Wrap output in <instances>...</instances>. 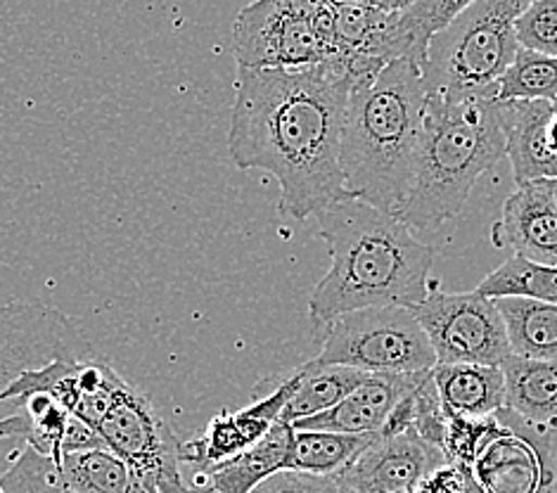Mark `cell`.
<instances>
[{
	"label": "cell",
	"mask_w": 557,
	"mask_h": 493,
	"mask_svg": "<svg viewBox=\"0 0 557 493\" xmlns=\"http://www.w3.org/2000/svg\"><path fill=\"white\" fill-rule=\"evenodd\" d=\"M251 493H339V477L281 470L261 482Z\"/></svg>",
	"instance_id": "31"
},
{
	"label": "cell",
	"mask_w": 557,
	"mask_h": 493,
	"mask_svg": "<svg viewBox=\"0 0 557 493\" xmlns=\"http://www.w3.org/2000/svg\"><path fill=\"white\" fill-rule=\"evenodd\" d=\"M539 493H557V489H555V484L553 486H543Z\"/></svg>",
	"instance_id": "38"
},
{
	"label": "cell",
	"mask_w": 557,
	"mask_h": 493,
	"mask_svg": "<svg viewBox=\"0 0 557 493\" xmlns=\"http://www.w3.org/2000/svg\"><path fill=\"white\" fill-rule=\"evenodd\" d=\"M506 155L496 100L428 98L413 181L396 211L410 231H436L456 219L484 173Z\"/></svg>",
	"instance_id": "4"
},
{
	"label": "cell",
	"mask_w": 557,
	"mask_h": 493,
	"mask_svg": "<svg viewBox=\"0 0 557 493\" xmlns=\"http://www.w3.org/2000/svg\"><path fill=\"white\" fill-rule=\"evenodd\" d=\"M428 382V380H424ZM422 382V384H424ZM420 384V386H422ZM420 386L416 392H410V394H406L399 404H396L392 410H389V416H387V420H384V424H382V430L377 432L380 436H399V434H404V432H408V430H413L416 428V416H418V394H420Z\"/></svg>",
	"instance_id": "33"
},
{
	"label": "cell",
	"mask_w": 557,
	"mask_h": 493,
	"mask_svg": "<svg viewBox=\"0 0 557 493\" xmlns=\"http://www.w3.org/2000/svg\"><path fill=\"white\" fill-rule=\"evenodd\" d=\"M520 48L557 58V0H534L515 22Z\"/></svg>",
	"instance_id": "30"
},
{
	"label": "cell",
	"mask_w": 557,
	"mask_h": 493,
	"mask_svg": "<svg viewBox=\"0 0 557 493\" xmlns=\"http://www.w3.org/2000/svg\"><path fill=\"white\" fill-rule=\"evenodd\" d=\"M474 493H484V491H482V489H480V486H476V489H474Z\"/></svg>",
	"instance_id": "42"
},
{
	"label": "cell",
	"mask_w": 557,
	"mask_h": 493,
	"mask_svg": "<svg viewBox=\"0 0 557 493\" xmlns=\"http://www.w3.org/2000/svg\"><path fill=\"white\" fill-rule=\"evenodd\" d=\"M448 458L434 444L413 430L399 436H375L361 456H358L344 474L342 484L361 493H396L420 486L432 470L442 468Z\"/></svg>",
	"instance_id": "12"
},
{
	"label": "cell",
	"mask_w": 557,
	"mask_h": 493,
	"mask_svg": "<svg viewBox=\"0 0 557 493\" xmlns=\"http://www.w3.org/2000/svg\"><path fill=\"white\" fill-rule=\"evenodd\" d=\"M476 292L491 299L520 297L557 304V266L539 263L515 255L498 266L494 273H488L476 285Z\"/></svg>",
	"instance_id": "25"
},
{
	"label": "cell",
	"mask_w": 557,
	"mask_h": 493,
	"mask_svg": "<svg viewBox=\"0 0 557 493\" xmlns=\"http://www.w3.org/2000/svg\"><path fill=\"white\" fill-rule=\"evenodd\" d=\"M555 489H557V456H555Z\"/></svg>",
	"instance_id": "41"
},
{
	"label": "cell",
	"mask_w": 557,
	"mask_h": 493,
	"mask_svg": "<svg viewBox=\"0 0 557 493\" xmlns=\"http://www.w3.org/2000/svg\"><path fill=\"white\" fill-rule=\"evenodd\" d=\"M235 62L243 70H292L325 62L309 20L289 15L281 0H255L235 20Z\"/></svg>",
	"instance_id": "10"
},
{
	"label": "cell",
	"mask_w": 557,
	"mask_h": 493,
	"mask_svg": "<svg viewBox=\"0 0 557 493\" xmlns=\"http://www.w3.org/2000/svg\"><path fill=\"white\" fill-rule=\"evenodd\" d=\"M534 0H474L430 38L420 64L428 98L494 100L498 78L515 60V22Z\"/></svg>",
	"instance_id": "5"
},
{
	"label": "cell",
	"mask_w": 557,
	"mask_h": 493,
	"mask_svg": "<svg viewBox=\"0 0 557 493\" xmlns=\"http://www.w3.org/2000/svg\"><path fill=\"white\" fill-rule=\"evenodd\" d=\"M436 356V363L503 366L510 352L506 323L496 299L480 292L432 289L413 309Z\"/></svg>",
	"instance_id": "7"
},
{
	"label": "cell",
	"mask_w": 557,
	"mask_h": 493,
	"mask_svg": "<svg viewBox=\"0 0 557 493\" xmlns=\"http://www.w3.org/2000/svg\"><path fill=\"white\" fill-rule=\"evenodd\" d=\"M480 486L474 482L472 470L458 463H444L420 482V493H474Z\"/></svg>",
	"instance_id": "32"
},
{
	"label": "cell",
	"mask_w": 557,
	"mask_h": 493,
	"mask_svg": "<svg viewBox=\"0 0 557 493\" xmlns=\"http://www.w3.org/2000/svg\"><path fill=\"white\" fill-rule=\"evenodd\" d=\"M84 352L86 344L74 321L58 309L32 301L0 304V404H10L8 386L26 370ZM22 448V444L0 442V474H5Z\"/></svg>",
	"instance_id": "8"
},
{
	"label": "cell",
	"mask_w": 557,
	"mask_h": 493,
	"mask_svg": "<svg viewBox=\"0 0 557 493\" xmlns=\"http://www.w3.org/2000/svg\"><path fill=\"white\" fill-rule=\"evenodd\" d=\"M370 5H375L377 10L389 12V15H396V12H406L408 8H413L418 0H368Z\"/></svg>",
	"instance_id": "34"
},
{
	"label": "cell",
	"mask_w": 557,
	"mask_h": 493,
	"mask_svg": "<svg viewBox=\"0 0 557 493\" xmlns=\"http://www.w3.org/2000/svg\"><path fill=\"white\" fill-rule=\"evenodd\" d=\"M396 493H420V489L413 486V489H404V491H396Z\"/></svg>",
	"instance_id": "39"
},
{
	"label": "cell",
	"mask_w": 557,
	"mask_h": 493,
	"mask_svg": "<svg viewBox=\"0 0 557 493\" xmlns=\"http://www.w3.org/2000/svg\"><path fill=\"white\" fill-rule=\"evenodd\" d=\"M301 378L304 370L297 368L292 375L277 382L269 394H255V402L249 406L235 412L221 410L216 418H211L202 436L181 442V468H190L195 477L209 479L211 470H216L219 465L261 442L273 430V424L281 422L283 410L295 396Z\"/></svg>",
	"instance_id": "11"
},
{
	"label": "cell",
	"mask_w": 557,
	"mask_h": 493,
	"mask_svg": "<svg viewBox=\"0 0 557 493\" xmlns=\"http://www.w3.org/2000/svg\"><path fill=\"white\" fill-rule=\"evenodd\" d=\"M339 493H361L358 489H351V486H347V484H342L339 482Z\"/></svg>",
	"instance_id": "36"
},
{
	"label": "cell",
	"mask_w": 557,
	"mask_h": 493,
	"mask_svg": "<svg viewBox=\"0 0 557 493\" xmlns=\"http://www.w3.org/2000/svg\"><path fill=\"white\" fill-rule=\"evenodd\" d=\"M304 378L297 386L295 396L289 398V404L283 410L285 422H297L301 418H311L323 412L327 408L337 406L342 398H347L356 386H361L370 372L356 370L349 366H325L313 368L309 363L301 366Z\"/></svg>",
	"instance_id": "24"
},
{
	"label": "cell",
	"mask_w": 557,
	"mask_h": 493,
	"mask_svg": "<svg viewBox=\"0 0 557 493\" xmlns=\"http://www.w3.org/2000/svg\"><path fill=\"white\" fill-rule=\"evenodd\" d=\"M335 3H368V0H335Z\"/></svg>",
	"instance_id": "37"
},
{
	"label": "cell",
	"mask_w": 557,
	"mask_h": 493,
	"mask_svg": "<svg viewBox=\"0 0 557 493\" xmlns=\"http://www.w3.org/2000/svg\"><path fill=\"white\" fill-rule=\"evenodd\" d=\"M496 304L515 356L557 361V304L520 297H503Z\"/></svg>",
	"instance_id": "22"
},
{
	"label": "cell",
	"mask_w": 557,
	"mask_h": 493,
	"mask_svg": "<svg viewBox=\"0 0 557 493\" xmlns=\"http://www.w3.org/2000/svg\"><path fill=\"white\" fill-rule=\"evenodd\" d=\"M323 349L309 366H349L370 372H424L436 356L413 309L370 306L337 316L325 328Z\"/></svg>",
	"instance_id": "6"
},
{
	"label": "cell",
	"mask_w": 557,
	"mask_h": 493,
	"mask_svg": "<svg viewBox=\"0 0 557 493\" xmlns=\"http://www.w3.org/2000/svg\"><path fill=\"white\" fill-rule=\"evenodd\" d=\"M503 432V424L494 416H466L444 406V442L442 451L448 463L466 465L472 470L474 460L491 439Z\"/></svg>",
	"instance_id": "27"
},
{
	"label": "cell",
	"mask_w": 557,
	"mask_h": 493,
	"mask_svg": "<svg viewBox=\"0 0 557 493\" xmlns=\"http://www.w3.org/2000/svg\"><path fill=\"white\" fill-rule=\"evenodd\" d=\"M377 434H342L323 430H295L287 470L342 477L344 470L373 444Z\"/></svg>",
	"instance_id": "23"
},
{
	"label": "cell",
	"mask_w": 557,
	"mask_h": 493,
	"mask_svg": "<svg viewBox=\"0 0 557 493\" xmlns=\"http://www.w3.org/2000/svg\"><path fill=\"white\" fill-rule=\"evenodd\" d=\"M422 70L394 60L370 78H356L342 131V173L349 197L382 211L401 209L413 181L424 124Z\"/></svg>",
	"instance_id": "3"
},
{
	"label": "cell",
	"mask_w": 557,
	"mask_h": 493,
	"mask_svg": "<svg viewBox=\"0 0 557 493\" xmlns=\"http://www.w3.org/2000/svg\"><path fill=\"white\" fill-rule=\"evenodd\" d=\"M550 183H553V193H555V199H557V178H550Z\"/></svg>",
	"instance_id": "40"
},
{
	"label": "cell",
	"mask_w": 557,
	"mask_h": 493,
	"mask_svg": "<svg viewBox=\"0 0 557 493\" xmlns=\"http://www.w3.org/2000/svg\"><path fill=\"white\" fill-rule=\"evenodd\" d=\"M62 482L72 493H162L145 482L110 448H86L62 456Z\"/></svg>",
	"instance_id": "21"
},
{
	"label": "cell",
	"mask_w": 557,
	"mask_h": 493,
	"mask_svg": "<svg viewBox=\"0 0 557 493\" xmlns=\"http://www.w3.org/2000/svg\"><path fill=\"white\" fill-rule=\"evenodd\" d=\"M491 243L524 259L557 266V199L550 178L517 185L491 229Z\"/></svg>",
	"instance_id": "13"
},
{
	"label": "cell",
	"mask_w": 557,
	"mask_h": 493,
	"mask_svg": "<svg viewBox=\"0 0 557 493\" xmlns=\"http://www.w3.org/2000/svg\"><path fill=\"white\" fill-rule=\"evenodd\" d=\"M159 491H162V493H209L207 489L188 484V482H185V479H178V482H174V484H166V486H162Z\"/></svg>",
	"instance_id": "35"
},
{
	"label": "cell",
	"mask_w": 557,
	"mask_h": 493,
	"mask_svg": "<svg viewBox=\"0 0 557 493\" xmlns=\"http://www.w3.org/2000/svg\"><path fill=\"white\" fill-rule=\"evenodd\" d=\"M494 100H550L557 102V58L520 48L498 78Z\"/></svg>",
	"instance_id": "26"
},
{
	"label": "cell",
	"mask_w": 557,
	"mask_h": 493,
	"mask_svg": "<svg viewBox=\"0 0 557 493\" xmlns=\"http://www.w3.org/2000/svg\"><path fill=\"white\" fill-rule=\"evenodd\" d=\"M432 380L444 406L466 416H494L506 406V375L500 366L436 363Z\"/></svg>",
	"instance_id": "20"
},
{
	"label": "cell",
	"mask_w": 557,
	"mask_h": 493,
	"mask_svg": "<svg viewBox=\"0 0 557 493\" xmlns=\"http://www.w3.org/2000/svg\"><path fill=\"white\" fill-rule=\"evenodd\" d=\"M356 78L344 56L292 70L237 66L228 150L281 185V214L304 221L347 197L342 131Z\"/></svg>",
	"instance_id": "1"
},
{
	"label": "cell",
	"mask_w": 557,
	"mask_h": 493,
	"mask_svg": "<svg viewBox=\"0 0 557 493\" xmlns=\"http://www.w3.org/2000/svg\"><path fill=\"white\" fill-rule=\"evenodd\" d=\"M472 3L474 0H418L413 8L392 15L368 44L363 56L384 64L401 58L422 64L430 38Z\"/></svg>",
	"instance_id": "17"
},
{
	"label": "cell",
	"mask_w": 557,
	"mask_h": 493,
	"mask_svg": "<svg viewBox=\"0 0 557 493\" xmlns=\"http://www.w3.org/2000/svg\"><path fill=\"white\" fill-rule=\"evenodd\" d=\"M292 442H295V428L285 420L275 422L261 442L211 470L209 489L214 493H251L271 474L287 470Z\"/></svg>",
	"instance_id": "19"
},
{
	"label": "cell",
	"mask_w": 557,
	"mask_h": 493,
	"mask_svg": "<svg viewBox=\"0 0 557 493\" xmlns=\"http://www.w3.org/2000/svg\"><path fill=\"white\" fill-rule=\"evenodd\" d=\"M333 8L342 52H349V56H363L373 36L392 20L389 12L370 3H335L333 0Z\"/></svg>",
	"instance_id": "29"
},
{
	"label": "cell",
	"mask_w": 557,
	"mask_h": 493,
	"mask_svg": "<svg viewBox=\"0 0 557 493\" xmlns=\"http://www.w3.org/2000/svg\"><path fill=\"white\" fill-rule=\"evenodd\" d=\"M506 375V406L536 428L557 432V361L508 356L503 361Z\"/></svg>",
	"instance_id": "18"
},
{
	"label": "cell",
	"mask_w": 557,
	"mask_h": 493,
	"mask_svg": "<svg viewBox=\"0 0 557 493\" xmlns=\"http://www.w3.org/2000/svg\"><path fill=\"white\" fill-rule=\"evenodd\" d=\"M98 434L116 458L145 482L162 489L183 479L181 439L159 416L138 386L124 382L110 410L98 424Z\"/></svg>",
	"instance_id": "9"
},
{
	"label": "cell",
	"mask_w": 557,
	"mask_h": 493,
	"mask_svg": "<svg viewBox=\"0 0 557 493\" xmlns=\"http://www.w3.org/2000/svg\"><path fill=\"white\" fill-rule=\"evenodd\" d=\"M432 370L424 372H377L342 398L333 408L318 416L292 422L295 430H323L342 434H377L387 420L389 410L410 392L430 378Z\"/></svg>",
	"instance_id": "14"
},
{
	"label": "cell",
	"mask_w": 557,
	"mask_h": 493,
	"mask_svg": "<svg viewBox=\"0 0 557 493\" xmlns=\"http://www.w3.org/2000/svg\"><path fill=\"white\" fill-rule=\"evenodd\" d=\"M8 493H72L62 482L60 468L32 446H24L3 474Z\"/></svg>",
	"instance_id": "28"
},
{
	"label": "cell",
	"mask_w": 557,
	"mask_h": 493,
	"mask_svg": "<svg viewBox=\"0 0 557 493\" xmlns=\"http://www.w3.org/2000/svg\"><path fill=\"white\" fill-rule=\"evenodd\" d=\"M315 219L330 249V269L309 299L315 330L349 311L416 309L428 299L436 249L420 243L399 217L347 195Z\"/></svg>",
	"instance_id": "2"
},
{
	"label": "cell",
	"mask_w": 557,
	"mask_h": 493,
	"mask_svg": "<svg viewBox=\"0 0 557 493\" xmlns=\"http://www.w3.org/2000/svg\"><path fill=\"white\" fill-rule=\"evenodd\" d=\"M472 477L484 493H539L555 484V474L527 436L503 428L472 465Z\"/></svg>",
	"instance_id": "16"
},
{
	"label": "cell",
	"mask_w": 557,
	"mask_h": 493,
	"mask_svg": "<svg viewBox=\"0 0 557 493\" xmlns=\"http://www.w3.org/2000/svg\"><path fill=\"white\" fill-rule=\"evenodd\" d=\"M553 104L550 100H496V114L506 136V155L517 185L557 178V157L546 138Z\"/></svg>",
	"instance_id": "15"
}]
</instances>
